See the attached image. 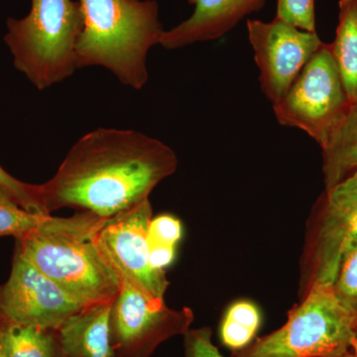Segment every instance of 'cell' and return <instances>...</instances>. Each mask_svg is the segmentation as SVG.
Listing matches in <instances>:
<instances>
[{
	"instance_id": "cell-6",
	"label": "cell",
	"mask_w": 357,
	"mask_h": 357,
	"mask_svg": "<svg viewBox=\"0 0 357 357\" xmlns=\"http://www.w3.org/2000/svg\"><path fill=\"white\" fill-rule=\"evenodd\" d=\"M331 44L324 43L286 95L273 105L277 121L298 128L324 148L351 109Z\"/></svg>"
},
{
	"instance_id": "cell-7",
	"label": "cell",
	"mask_w": 357,
	"mask_h": 357,
	"mask_svg": "<svg viewBox=\"0 0 357 357\" xmlns=\"http://www.w3.org/2000/svg\"><path fill=\"white\" fill-rule=\"evenodd\" d=\"M303 267L304 294L333 285L342 259L357 245V173L325 190L316 206Z\"/></svg>"
},
{
	"instance_id": "cell-10",
	"label": "cell",
	"mask_w": 357,
	"mask_h": 357,
	"mask_svg": "<svg viewBox=\"0 0 357 357\" xmlns=\"http://www.w3.org/2000/svg\"><path fill=\"white\" fill-rule=\"evenodd\" d=\"M246 26L261 91L273 105L286 95L324 42L318 33L305 31L276 17L270 22L249 20Z\"/></svg>"
},
{
	"instance_id": "cell-18",
	"label": "cell",
	"mask_w": 357,
	"mask_h": 357,
	"mask_svg": "<svg viewBox=\"0 0 357 357\" xmlns=\"http://www.w3.org/2000/svg\"><path fill=\"white\" fill-rule=\"evenodd\" d=\"M333 288L342 306L357 319V245L342 259Z\"/></svg>"
},
{
	"instance_id": "cell-22",
	"label": "cell",
	"mask_w": 357,
	"mask_h": 357,
	"mask_svg": "<svg viewBox=\"0 0 357 357\" xmlns=\"http://www.w3.org/2000/svg\"><path fill=\"white\" fill-rule=\"evenodd\" d=\"M185 357H225L213 342L210 326L190 328L184 335Z\"/></svg>"
},
{
	"instance_id": "cell-1",
	"label": "cell",
	"mask_w": 357,
	"mask_h": 357,
	"mask_svg": "<svg viewBox=\"0 0 357 357\" xmlns=\"http://www.w3.org/2000/svg\"><path fill=\"white\" fill-rule=\"evenodd\" d=\"M172 148L130 129L98 128L73 145L57 172L40 185L47 215L70 208L109 220L149 199L177 170Z\"/></svg>"
},
{
	"instance_id": "cell-15",
	"label": "cell",
	"mask_w": 357,
	"mask_h": 357,
	"mask_svg": "<svg viewBox=\"0 0 357 357\" xmlns=\"http://www.w3.org/2000/svg\"><path fill=\"white\" fill-rule=\"evenodd\" d=\"M321 150L326 189L357 173V105Z\"/></svg>"
},
{
	"instance_id": "cell-24",
	"label": "cell",
	"mask_w": 357,
	"mask_h": 357,
	"mask_svg": "<svg viewBox=\"0 0 357 357\" xmlns=\"http://www.w3.org/2000/svg\"><path fill=\"white\" fill-rule=\"evenodd\" d=\"M225 318L258 332L261 325V314L253 303L239 301L234 303L225 312Z\"/></svg>"
},
{
	"instance_id": "cell-11",
	"label": "cell",
	"mask_w": 357,
	"mask_h": 357,
	"mask_svg": "<svg viewBox=\"0 0 357 357\" xmlns=\"http://www.w3.org/2000/svg\"><path fill=\"white\" fill-rule=\"evenodd\" d=\"M83 307L14 250L10 275L0 285V324L59 330Z\"/></svg>"
},
{
	"instance_id": "cell-3",
	"label": "cell",
	"mask_w": 357,
	"mask_h": 357,
	"mask_svg": "<svg viewBox=\"0 0 357 357\" xmlns=\"http://www.w3.org/2000/svg\"><path fill=\"white\" fill-rule=\"evenodd\" d=\"M83 26L79 1L31 0L24 18L7 20L4 41L16 69L42 91L79 69L77 46Z\"/></svg>"
},
{
	"instance_id": "cell-4",
	"label": "cell",
	"mask_w": 357,
	"mask_h": 357,
	"mask_svg": "<svg viewBox=\"0 0 357 357\" xmlns=\"http://www.w3.org/2000/svg\"><path fill=\"white\" fill-rule=\"evenodd\" d=\"M356 337L357 319L333 285H314L289 312L285 325L234 351V357H342Z\"/></svg>"
},
{
	"instance_id": "cell-26",
	"label": "cell",
	"mask_w": 357,
	"mask_h": 357,
	"mask_svg": "<svg viewBox=\"0 0 357 357\" xmlns=\"http://www.w3.org/2000/svg\"><path fill=\"white\" fill-rule=\"evenodd\" d=\"M351 349H352V351H354L352 356H354V357H357V337L352 340Z\"/></svg>"
},
{
	"instance_id": "cell-9",
	"label": "cell",
	"mask_w": 357,
	"mask_h": 357,
	"mask_svg": "<svg viewBox=\"0 0 357 357\" xmlns=\"http://www.w3.org/2000/svg\"><path fill=\"white\" fill-rule=\"evenodd\" d=\"M152 213L151 203L146 199L105 220L93 238L121 281L128 282L157 299L165 300L170 284L166 272L155 269L150 262L148 229Z\"/></svg>"
},
{
	"instance_id": "cell-19",
	"label": "cell",
	"mask_w": 357,
	"mask_h": 357,
	"mask_svg": "<svg viewBox=\"0 0 357 357\" xmlns=\"http://www.w3.org/2000/svg\"><path fill=\"white\" fill-rule=\"evenodd\" d=\"M0 189L26 211L35 215H47L40 197V185L28 184L14 178L0 166Z\"/></svg>"
},
{
	"instance_id": "cell-14",
	"label": "cell",
	"mask_w": 357,
	"mask_h": 357,
	"mask_svg": "<svg viewBox=\"0 0 357 357\" xmlns=\"http://www.w3.org/2000/svg\"><path fill=\"white\" fill-rule=\"evenodd\" d=\"M105 220L86 213H77L72 218L35 215L26 211L0 189V237L16 239L34 232H70L93 236Z\"/></svg>"
},
{
	"instance_id": "cell-2",
	"label": "cell",
	"mask_w": 357,
	"mask_h": 357,
	"mask_svg": "<svg viewBox=\"0 0 357 357\" xmlns=\"http://www.w3.org/2000/svg\"><path fill=\"white\" fill-rule=\"evenodd\" d=\"M84 26L77 46V68L109 70L122 84L144 88L147 56L165 34L155 0H79Z\"/></svg>"
},
{
	"instance_id": "cell-23",
	"label": "cell",
	"mask_w": 357,
	"mask_h": 357,
	"mask_svg": "<svg viewBox=\"0 0 357 357\" xmlns=\"http://www.w3.org/2000/svg\"><path fill=\"white\" fill-rule=\"evenodd\" d=\"M257 332L223 317L220 328V340L234 351H241L255 340Z\"/></svg>"
},
{
	"instance_id": "cell-16",
	"label": "cell",
	"mask_w": 357,
	"mask_h": 357,
	"mask_svg": "<svg viewBox=\"0 0 357 357\" xmlns=\"http://www.w3.org/2000/svg\"><path fill=\"white\" fill-rule=\"evenodd\" d=\"M338 25L331 44L351 105H357V0H340Z\"/></svg>"
},
{
	"instance_id": "cell-21",
	"label": "cell",
	"mask_w": 357,
	"mask_h": 357,
	"mask_svg": "<svg viewBox=\"0 0 357 357\" xmlns=\"http://www.w3.org/2000/svg\"><path fill=\"white\" fill-rule=\"evenodd\" d=\"M183 236L182 223L171 215H161L152 218L148 229L150 245L171 246L177 248Z\"/></svg>"
},
{
	"instance_id": "cell-27",
	"label": "cell",
	"mask_w": 357,
	"mask_h": 357,
	"mask_svg": "<svg viewBox=\"0 0 357 357\" xmlns=\"http://www.w3.org/2000/svg\"><path fill=\"white\" fill-rule=\"evenodd\" d=\"M342 357H354V356H352V354H351V352H347V354H345L344 356Z\"/></svg>"
},
{
	"instance_id": "cell-13",
	"label": "cell",
	"mask_w": 357,
	"mask_h": 357,
	"mask_svg": "<svg viewBox=\"0 0 357 357\" xmlns=\"http://www.w3.org/2000/svg\"><path fill=\"white\" fill-rule=\"evenodd\" d=\"M112 302L84 307L60 326L59 337L67 357H119L110 331Z\"/></svg>"
},
{
	"instance_id": "cell-17",
	"label": "cell",
	"mask_w": 357,
	"mask_h": 357,
	"mask_svg": "<svg viewBox=\"0 0 357 357\" xmlns=\"http://www.w3.org/2000/svg\"><path fill=\"white\" fill-rule=\"evenodd\" d=\"M0 357H67L58 330L0 324Z\"/></svg>"
},
{
	"instance_id": "cell-12",
	"label": "cell",
	"mask_w": 357,
	"mask_h": 357,
	"mask_svg": "<svg viewBox=\"0 0 357 357\" xmlns=\"http://www.w3.org/2000/svg\"><path fill=\"white\" fill-rule=\"evenodd\" d=\"M195 6L191 17L166 31L161 45L168 50L217 40L245 16L260 10L266 0H188Z\"/></svg>"
},
{
	"instance_id": "cell-20",
	"label": "cell",
	"mask_w": 357,
	"mask_h": 357,
	"mask_svg": "<svg viewBox=\"0 0 357 357\" xmlns=\"http://www.w3.org/2000/svg\"><path fill=\"white\" fill-rule=\"evenodd\" d=\"M276 18L307 32H317L314 0H277Z\"/></svg>"
},
{
	"instance_id": "cell-25",
	"label": "cell",
	"mask_w": 357,
	"mask_h": 357,
	"mask_svg": "<svg viewBox=\"0 0 357 357\" xmlns=\"http://www.w3.org/2000/svg\"><path fill=\"white\" fill-rule=\"evenodd\" d=\"M176 257V248L171 246L150 245V262L159 271H165Z\"/></svg>"
},
{
	"instance_id": "cell-8",
	"label": "cell",
	"mask_w": 357,
	"mask_h": 357,
	"mask_svg": "<svg viewBox=\"0 0 357 357\" xmlns=\"http://www.w3.org/2000/svg\"><path fill=\"white\" fill-rule=\"evenodd\" d=\"M192 309L174 310L126 281L110 310L112 344L119 357H150L162 342L191 328Z\"/></svg>"
},
{
	"instance_id": "cell-5",
	"label": "cell",
	"mask_w": 357,
	"mask_h": 357,
	"mask_svg": "<svg viewBox=\"0 0 357 357\" xmlns=\"http://www.w3.org/2000/svg\"><path fill=\"white\" fill-rule=\"evenodd\" d=\"M93 236L34 232L16 239L15 251L82 306H93L112 302L121 284Z\"/></svg>"
}]
</instances>
